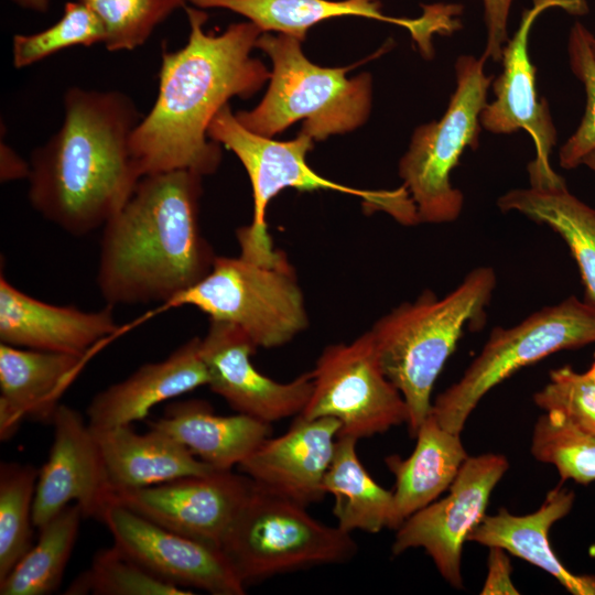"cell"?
<instances>
[{"label":"cell","instance_id":"obj_2","mask_svg":"<svg viewBox=\"0 0 595 595\" xmlns=\"http://www.w3.org/2000/svg\"><path fill=\"white\" fill-rule=\"evenodd\" d=\"M63 105L61 128L31 154L28 196L46 220L85 236L104 227L141 180L129 143L142 116L119 90L71 87Z\"/></svg>","mask_w":595,"mask_h":595},{"label":"cell","instance_id":"obj_26","mask_svg":"<svg viewBox=\"0 0 595 595\" xmlns=\"http://www.w3.org/2000/svg\"><path fill=\"white\" fill-rule=\"evenodd\" d=\"M414 437L416 444L410 456L385 458L396 478L390 527L393 530L447 490L468 457L459 434L442 428L431 412Z\"/></svg>","mask_w":595,"mask_h":595},{"label":"cell","instance_id":"obj_23","mask_svg":"<svg viewBox=\"0 0 595 595\" xmlns=\"http://www.w3.org/2000/svg\"><path fill=\"white\" fill-rule=\"evenodd\" d=\"M93 431L112 493L216 470L174 437L156 429L150 428L143 434L130 425Z\"/></svg>","mask_w":595,"mask_h":595},{"label":"cell","instance_id":"obj_16","mask_svg":"<svg viewBox=\"0 0 595 595\" xmlns=\"http://www.w3.org/2000/svg\"><path fill=\"white\" fill-rule=\"evenodd\" d=\"M257 349L238 326L209 320L201 353L209 375L208 387L235 411L272 423L299 415L313 389L312 372L278 382L252 364Z\"/></svg>","mask_w":595,"mask_h":595},{"label":"cell","instance_id":"obj_9","mask_svg":"<svg viewBox=\"0 0 595 595\" xmlns=\"http://www.w3.org/2000/svg\"><path fill=\"white\" fill-rule=\"evenodd\" d=\"M484 56L461 55L455 62L456 86L444 115L418 127L399 162V176L419 223L442 224L458 218L464 196L451 182L467 148L478 147L480 113L493 77Z\"/></svg>","mask_w":595,"mask_h":595},{"label":"cell","instance_id":"obj_6","mask_svg":"<svg viewBox=\"0 0 595 595\" xmlns=\"http://www.w3.org/2000/svg\"><path fill=\"white\" fill-rule=\"evenodd\" d=\"M208 138L236 154L244 165L252 187L253 213L249 226L237 230L240 256L257 262H269L279 250L268 232V205L285 188L310 192L335 191L363 201L367 212L383 210L404 225L416 224L414 206L403 186L394 191H370L331 181L314 170L306 155L313 139L302 132L292 140L277 141L251 132L224 106L208 127Z\"/></svg>","mask_w":595,"mask_h":595},{"label":"cell","instance_id":"obj_12","mask_svg":"<svg viewBox=\"0 0 595 595\" xmlns=\"http://www.w3.org/2000/svg\"><path fill=\"white\" fill-rule=\"evenodd\" d=\"M550 8L575 15L588 11L585 0H532L531 8L523 11L517 31L502 50V71L491 84L494 100L487 102L480 113L482 128L491 133L524 130L530 134L536 147V158L527 166L531 185L551 184L562 178L550 164L556 130L548 101L538 97L536 67L529 56L531 28Z\"/></svg>","mask_w":595,"mask_h":595},{"label":"cell","instance_id":"obj_40","mask_svg":"<svg viewBox=\"0 0 595 595\" xmlns=\"http://www.w3.org/2000/svg\"><path fill=\"white\" fill-rule=\"evenodd\" d=\"M14 4L25 10L37 13H45L51 6V0H10Z\"/></svg>","mask_w":595,"mask_h":595},{"label":"cell","instance_id":"obj_1","mask_svg":"<svg viewBox=\"0 0 595 595\" xmlns=\"http://www.w3.org/2000/svg\"><path fill=\"white\" fill-rule=\"evenodd\" d=\"M186 44L161 54L159 89L150 111L130 138V152L141 175L185 170L214 174L221 161L220 144L208 127L232 97L248 98L270 79L269 69L251 56L262 31L252 22L230 24L207 33V13L187 4Z\"/></svg>","mask_w":595,"mask_h":595},{"label":"cell","instance_id":"obj_24","mask_svg":"<svg viewBox=\"0 0 595 595\" xmlns=\"http://www.w3.org/2000/svg\"><path fill=\"white\" fill-rule=\"evenodd\" d=\"M573 502L574 493L558 487L547 495L537 511L527 516L511 515L505 508L494 516L485 515L467 540L501 548L526 560L551 574L574 595H595V576L571 573L549 543L550 528L571 511Z\"/></svg>","mask_w":595,"mask_h":595},{"label":"cell","instance_id":"obj_37","mask_svg":"<svg viewBox=\"0 0 595 595\" xmlns=\"http://www.w3.org/2000/svg\"><path fill=\"white\" fill-rule=\"evenodd\" d=\"M484 21L487 31L485 53L486 60L499 62L508 41V18L513 0H482Z\"/></svg>","mask_w":595,"mask_h":595},{"label":"cell","instance_id":"obj_35","mask_svg":"<svg viewBox=\"0 0 595 595\" xmlns=\"http://www.w3.org/2000/svg\"><path fill=\"white\" fill-rule=\"evenodd\" d=\"M589 31L576 22L570 32L569 58L573 74L586 93L584 116L573 134L560 148L559 161L564 169H574L595 150V56L588 43Z\"/></svg>","mask_w":595,"mask_h":595},{"label":"cell","instance_id":"obj_29","mask_svg":"<svg viewBox=\"0 0 595 595\" xmlns=\"http://www.w3.org/2000/svg\"><path fill=\"white\" fill-rule=\"evenodd\" d=\"M77 504H71L39 528L37 542L0 581L1 595H46L61 584L77 539L80 519Z\"/></svg>","mask_w":595,"mask_h":595},{"label":"cell","instance_id":"obj_21","mask_svg":"<svg viewBox=\"0 0 595 595\" xmlns=\"http://www.w3.org/2000/svg\"><path fill=\"white\" fill-rule=\"evenodd\" d=\"M208 382L201 338L193 337L165 359L144 364L128 378L98 392L87 408V421L93 430L131 425L159 403Z\"/></svg>","mask_w":595,"mask_h":595},{"label":"cell","instance_id":"obj_8","mask_svg":"<svg viewBox=\"0 0 595 595\" xmlns=\"http://www.w3.org/2000/svg\"><path fill=\"white\" fill-rule=\"evenodd\" d=\"M220 550L246 586L307 566L345 563L357 544L350 533L313 518L306 507L252 483Z\"/></svg>","mask_w":595,"mask_h":595},{"label":"cell","instance_id":"obj_30","mask_svg":"<svg viewBox=\"0 0 595 595\" xmlns=\"http://www.w3.org/2000/svg\"><path fill=\"white\" fill-rule=\"evenodd\" d=\"M39 469L29 464L0 465V581L33 545V501Z\"/></svg>","mask_w":595,"mask_h":595},{"label":"cell","instance_id":"obj_31","mask_svg":"<svg viewBox=\"0 0 595 595\" xmlns=\"http://www.w3.org/2000/svg\"><path fill=\"white\" fill-rule=\"evenodd\" d=\"M67 595H191L164 581L123 553L115 544L95 553L90 566L65 592Z\"/></svg>","mask_w":595,"mask_h":595},{"label":"cell","instance_id":"obj_3","mask_svg":"<svg viewBox=\"0 0 595 595\" xmlns=\"http://www.w3.org/2000/svg\"><path fill=\"white\" fill-rule=\"evenodd\" d=\"M197 173L145 175L102 227L97 285L108 305H166L210 271L216 255L199 225Z\"/></svg>","mask_w":595,"mask_h":595},{"label":"cell","instance_id":"obj_43","mask_svg":"<svg viewBox=\"0 0 595 595\" xmlns=\"http://www.w3.org/2000/svg\"><path fill=\"white\" fill-rule=\"evenodd\" d=\"M587 377L595 379V359L589 369L584 372Z\"/></svg>","mask_w":595,"mask_h":595},{"label":"cell","instance_id":"obj_34","mask_svg":"<svg viewBox=\"0 0 595 595\" xmlns=\"http://www.w3.org/2000/svg\"><path fill=\"white\" fill-rule=\"evenodd\" d=\"M88 6L105 29V47L131 51L143 45L153 31L186 0H78Z\"/></svg>","mask_w":595,"mask_h":595},{"label":"cell","instance_id":"obj_27","mask_svg":"<svg viewBox=\"0 0 595 595\" xmlns=\"http://www.w3.org/2000/svg\"><path fill=\"white\" fill-rule=\"evenodd\" d=\"M497 204L502 212H518L563 238L578 266L585 301L595 305V209L571 194L564 178L510 190Z\"/></svg>","mask_w":595,"mask_h":595},{"label":"cell","instance_id":"obj_17","mask_svg":"<svg viewBox=\"0 0 595 595\" xmlns=\"http://www.w3.org/2000/svg\"><path fill=\"white\" fill-rule=\"evenodd\" d=\"M52 424L53 444L36 482L34 527L39 529L72 502L80 507L84 517L100 520L111 504L112 489L94 431L66 404L58 405Z\"/></svg>","mask_w":595,"mask_h":595},{"label":"cell","instance_id":"obj_18","mask_svg":"<svg viewBox=\"0 0 595 595\" xmlns=\"http://www.w3.org/2000/svg\"><path fill=\"white\" fill-rule=\"evenodd\" d=\"M199 9H223L242 15L263 32L286 34L303 42L309 30L338 17H360L405 28L421 54L433 56V35L458 29L461 9L455 4L423 6L419 18L386 15L378 0H186Z\"/></svg>","mask_w":595,"mask_h":595},{"label":"cell","instance_id":"obj_20","mask_svg":"<svg viewBox=\"0 0 595 595\" xmlns=\"http://www.w3.org/2000/svg\"><path fill=\"white\" fill-rule=\"evenodd\" d=\"M108 305L97 312L40 301L0 277V340L15 347L90 356L119 331Z\"/></svg>","mask_w":595,"mask_h":595},{"label":"cell","instance_id":"obj_33","mask_svg":"<svg viewBox=\"0 0 595 595\" xmlns=\"http://www.w3.org/2000/svg\"><path fill=\"white\" fill-rule=\"evenodd\" d=\"M104 41L105 29L97 14L78 0L68 1L61 19L53 25L36 33L13 36L12 63L15 68H24L60 51Z\"/></svg>","mask_w":595,"mask_h":595},{"label":"cell","instance_id":"obj_38","mask_svg":"<svg viewBox=\"0 0 595 595\" xmlns=\"http://www.w3.org/2000/svg\"><path fill=\"white\" fill-rule=\"evenodd\" d=\"M480 594H519L511 581V565L506 550L498 547L490 548L488 575Z\"/></svg>","mask_w":595,"mask_h":595},{"label":"cell","instance_id":"obj_25","mask_svg":"<svg viewBox=\"0 0 595 595\" xmlns=\"http://www.w3.org/2000/svg\"><path fill=\"white\" fill-rule=\"evenodd\" d=\"M149 426L171 435L217 470L238 466L271 433V423L242 413L218 415L202 400L173 403Z\"/></svg>","mask_w":595,"mask_h":595},{"label":"cell","instance_id":"obj_36","mask_svg":"<svg viewBox=\"0 0 595 595\" xmlns=\"http://www.w3.org/2000/svg\"><path fill=\"white\" fill-rule=\"evenodd\" d=\"M545 412H555L578 429L595 433V379L571 367L550 372V381L533 396Z\"/></svg>","mask_w":595,"mask_h":595},{"label":"cell","instance_id":"obj_11","mask_svg":"<svg viewBox=\"0 0 595 595\" xmlns=\"http://www.w3.org/2000/svg\"><path fill=\"white\" fill-rule=\"evenodd\" d=\"M311 372L312 393L296 416L333 418L340 424L338 437L356 440L408 423L405 400L382 370L370 331L326 346Z\"/></svg>","mask_w":595,"mask_h":595},{"label":"cell","instance_id":"obj_39","mask_svg":"<svg viewBox=\"0 0 595 595\" xmlns=\"http://www.w3.org/2000/svg\"><path fill=\"white\" fill-rule=\"evenodd\" d=\"M30 162L22 159L3 139L0 143V178L1 182L28 178Z\"/></svg>","mask_w":595,"mask_h":595},{"label":"cell","instance_id":"obj_14","mask_svg":"<svg viewBox=\"0 0 595 595\" xmlns=\"http://www.w3.org/2000/svg\"><path fill=\"white\" fill-rule=\"evenodd\" d=\"M100 520L113 544L155 576L214 595H242L245 584L219 548L166 529L111 502Z\"/></svg>","mask_w":595,"mask_h":595},{"label":"cell","instance_id":"obj_15","mask_svg":"<svg viewBox=\"0 0 595 595\" xmlns=\"http://www.w3.org/2000/svg\"><path fill=\"white\" fill-rule=\"evenodd\" d=\"M252 480L231 470H214L153 486L112 493L111 502L182 536L220 549Z\"/></svg>","mask_w":595,"mask_h":595},{"label":"cell","instance_id":"obj_42","mask_svg":"<svg viewBox=\"0 0 595 595\" xmlns=\"http://www.w3.org/2000/svg\"><path fill=\"white\" fill-rule=\"evenodd\" d=\"M588 43H589L591 51L593 55L595 56V36L591 32L588 34Z\"/></svg>","mask_w":595,"mask_h":595},{"label":"cell","instance_id":"obj_32","mask_svg":"<svg viewBox=\"0 0 595 595\" xmlns=\"http://www.w3.org/2000/svg\"><path fill=\"white\" fill-rule=\"evenodd\" d=\"M531 453L537 461L553 465L562 480L583 485L595 480V433L555 412H545L536 422Z\"/></svg>","mask_w":595,"mask_h":595},{"label":"cell","instance_id":"obj_22","mask_svg":"<svg viewBox=\"0 0 595 595\" xmlns=\"http://www.w3.org/2000/svg\"><path fill=\"white\" fill-rule=\"evenodd\" d=\"M89 356L0 344V439L31 419L51 423L60 399Z\"/></svg>","mask_w":595,"mask_h":595},{"label":"cell","instance_id":"obj_28","mask_svg":"<svg viewBox=\"0 0 595 595\" xmlns=\"http://www.w3.org/2000/svg\"><path fill=\"white\" fill-rule=\"evenodd\" d=\"M357 442L354 437H337L323 486L334 497L333 515L339 529L377 533L391 527L393 493L365 469L356 452Z\"/></svg>","mask_w":595,"mask_h":595},{"label":"cell","instance_id":"obj_13","mask_svg":"<svg viewBox=\"0 0 595 595\" xmlns=\"http://www.w3.org/2000/svg\"><path fill=\"white\" fill-rule=\"evenodd\" d=\"M508 468L500 454L468 456L448 495L414 512L396 530L392 553L423 548L444 580L462 588L463 544L484 518L491 491Z\"/></svg>","mask_w":595,"mask_h":595},{"label":"cell","instance_id":"obj_19","mask_svg":"<svg viewBox=\"0 0 595 595\" xmlns=\"http://www.w3.org/2000/svg\"><path fill=\"white\" fill-rule=\"evenodd\" d=\"M340 424L333 418L304 420L278 437H268L238 465L258 487L307 507L326 495L324 478Z\"/></svg>","mask_w":595,"mask_h":595},{"label":"cell","instance_id":"obj_41","mask_svg":"<svg viewBox=\"0 0 595 595\" xmlns=\"http://www.w3.org/2000/svg\"><path fill=\"white\" fill-rule=\"evenodd\" d=\"M582 164L588 166L593 172H595V150L587 154Z\"/></svg>","mask_w":595,"mask_h":595},{"label":"cell","instance_id":"obj_4","mask_svg":"<svg viewBox=\"0 0 595 595\" xmlns=\"http://www.w3.org/2000/svg\"><path fill=\"white\" fill-rule=\"evenodd\" d=\"M496 283L493 268L478 267L443 298L425 290L369 329L382 370L408 405L411 436L431 412L434 382L464 331L484 325Z\"/></svg>","mask_w":595,"mask_h":595},{"label":"cell","instance_id":"obj_7","mask_svg":"<svg viewBox=\"0 0 595 595\" xmlns=\"http://www.w3.org/2000/svg\"><path fill=\"white\" fill-rule=\"evenodd\" d=\"M184 305L240 327L257 348L283 346L309 326L296 271L281 250L269 262L216 256L208 274L167 304Z\"/></svg>","mask_w":595,"mask_h":595},{"label":"cell","instance_id":"obj_10","mask_svg":"<svg viewBox=\"0 0 595 595\" xmlns=\"http://www.w3.org/2000/svg\"><path fill=\"white\" fill-rule=\"evenodd\" d=\"M595 342V305L570 296L526 317L495 327L461 379L439 394L431 413L445 430L461 434L480 399L519 369L542 358Z\"/></svg>","mask_w":595,"mask_h":595},{"label":"cell","instance_id":"obj_5","mask_svg":"<svg viewBox=\"0 0 595 595\" xmlns=\"http://www.w3.org/2000/svg\"><path fill=\"white\" fill-rule=\"evenodd\" d=\"M301 41L263 32L256 47L272 61L269 87L250 110L237 120L253 133L271 138L303 120L301 132L314 141L346 133L367 120L371 108V77L347 78L350 67H323L303 53Z\"/></svg>","mask_w":595,"mask_h":595}]
</instances>
